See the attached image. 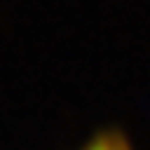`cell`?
Segmentation results:
<instances>
[{
    "label": "cell",
    "mask_w": 150,
    "mask_h": 150,
    "mask_svg": "<svg viewBox=\"0 0 150 150\" xmlns=\"http://www.w3.org/2000/svg\"><path fill=\"white\" fill-rule=\"evenodd\" d=\"M76 150H134L129 137L116 129V127H108V129H98L87 142H82Z\"/></svg>",
    "instance_id": "1"
}]
</instances>
